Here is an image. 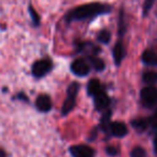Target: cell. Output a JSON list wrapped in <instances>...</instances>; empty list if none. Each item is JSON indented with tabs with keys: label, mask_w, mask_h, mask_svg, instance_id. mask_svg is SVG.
I'll return each mask as SVG.
<instances>
[{
	"label": "cell",
	"mask_w": 157,
	"mask_h": 157,
	"mask_svg": "<svg viewBox=\"0 0 157 157\" xmlns=\"http://www.w3.org/2000/svg\"><path fill=\"white\" fill-rule=\"evenodd\" d=\"M111 5L103 2H90L85 5L78 6L70 10L65 15V21L67 23L80 22V21H90L98 17L100 15L109 14L112 12Z\"/></svg>",
	"instance_id": "obj_1"
},
{
	"label": "cell",
	"mask_w": 157,
	"mask_h": 157,
	"mask_svg": "<svg viewBox=\"0 0 157 157\" xmlns=\"http://www.w3.org/2000/svg\"><path fill=\"white\" fill-rule=\"evenodd\" d=\"M78 88H80V85H78L76 82H73L71 85L68 87V95L67 98H66L65 102H63V109H61V113L63 115H67L68 113L73 110L74 105H75V97L78 95Z\"/></svg>",
	"instance_id": "obj_2"
},
{
	"label": "cell",
	"mask_w": 157,
	"mask_h": 157,
	"mask_svg": "<svg viewBox=\"0 0 157 157\" xmlns=\"http://www.w3.org/2000/svg\"><path fill=\"white\" fill-rule=\"evenodd\" d=\"M141 100L145 107L152 108L157 105V88L154 86H147L141 90Z\"/></svg>",
	"instance_id": "obj_3"
},
{
	"label": "cell",
	"mask_w": 157,
	"mask_h": 157,
	"mask_svg": "<svg viewBox=\"0 0 157 157\" xmlns=\"http://www.w3.org/2000/svg\"><path fill=\"white\" fill-rule=\"evenodd\" d=\"M52 66V61L50 59H41L36 61L33 66V74L36 78H42L51 71Z\"/></svg>",
	"instance_id": "obj_4"
},
{
	"label": "cell",
	"mask_w": 157,
	"mask_h": 157,
	"mask_svg": "<svg viewBox=\"0 0 157 157\" xmlns=\"http://www.w3.org/2000/svg\"><path fill=\"white\" fill-rule=\"evenodd\" d=\"M71 70L75 75L78 76H85L90 72V63L82 58H78L74 60L71 65Z\"/></svg>",
	"instance_id": "obj_5"
},
{
	"label": "cell",
	"mask_w": 157,
	"mask_h": 157,
	"mask_svg": "<svg viewBox=\"0 0 157 157\" xmlns=\"http://www.w3.org/2000/svg\"><path fill=\"white\" fill-rule=\"evenodd\" d=\"M70 153L73 157H94V150L90 146L80 144V145H73L69 148Z\"/></svg>",
	"instance_id": "obj_6"
},
{
	"label": "cell",
	"mask_w": 157,
	"mask_h": 157,
	"mask_svg": "<svg viewBox=\"0 0 157 157\" xmlns=\"http://www.w3.org/2000/svg\"><path fill=\"white\" fill-rule=\"evenodd\" d=\"M94 103L97 111H105L110 105V98L105 92H100L94 96Z\"/></svg>",
	"instance_id": "obj_7"
},
{
	"label": "cell",
	"mask_w": 157,
	"mask_h": 157,
	"mask_svg": "<svg viewBox=\"0 0 157 157\" xmlns=\"http://www.w3.org/2000/svg\"><path fill=\"white\" fill-rule=\"evenodd\" d=\"M109 131L111 132L112 136H114V137L122 138V137H124V136L127 135V132H128V129H127L126 125H125L124 123H122V122H111Z\"/></svg>",
	"instance_id": "obj_8"
},
{
	"label": "cell",
	"mask_w": 157,
	"mask_h": 157,
	"mask_svg": "<svg viewBox=\"0 0 157 157\" xmlns=\"http://www.w3.org/2000/svg\"><path fill=\"white\" fill-rule=\"evenodd\" d=\"M78 52H84L88 55V57L96 56L97 52H99V48L95 46L90 42H78Z\"/></svg>",
	"instance_id": "obj_9"
},
{
	"label": "cell",
	"mask_w": 157,
	"mask_h": 157,
	"mask_svg": "<svg viewBox=\"0 0 157 157\" xmlns=\"http://www.w3.org/2000/svg\"><path fill=\"white\" fill-rule=\"evenodd\" d=\"M37 108L41 112H48L52 109V101L48 95H40L37 99Z\"/></svg>",
	"instance_id": "obj_10"
},
{
	"label": "cell",
	"mask_w": 157,
	"mask_h": 157,
	"mask_svg": "<svg viewBox=\"0 0 157 157\" xmlns=\"http://www.w3.org/2000/svg\"><path fill=\"white\" fill-rule=\"evenodd\" d=\"M113 57H114V60H115L116 65H120L122 63V60L124 59L125 57V48L124 45L121 41H118L117 43L115 44L113 48Z\"/></svg>",
	"instance_id": "obj_11"
},
{
	"label": "cell",
	"mask_w": 157,
	"mask_h": 157,
	"mask_svg": "<svg viewBox=\"0 0 157 157\" xmlns=\"http://www.w3.org/2000/svg\"><path fill=\"white\" fill-rule=\"evenodd\" d=\"M142 60L146 65L157 66V53L152 50H146L142 54Z\"/></svg>",
	"instance_id": "obj_12"
},
{
	"label": "cell",
	"mask_w": 157,
	"mask_h": 157,
	"mask_svg": "<svg viewBox=\"0 0 157 157\" xmlns=\"http://www.w3.org/2000/svg\"><path fill=\"white\" fill-rule=\"evenodd\" d=\"M102 86H101L100 82L97 80V78H93L90 80V83H88V86H87V92H88V95L90 96H96L97 94H99L100 92H102Z\"/></svg>",
	"instance_id": "obj_13"
},
{
	"label": "cell",
	"mask_w": 157,
	"mask_h": 157,
	"mask_svg": "<svg viewBox=\"0 0 157 157\" xmlns=\"http://www.w3.org/2000/svg\"><path fill=\"white\" fill-rule=\"evenodd\" d=\"M110 124H111V110H105L100 120V128L105 132H108L110 128Z\"/></svg>",
	"instance_id": "obj_14"
},
{
	"label": "cell",
	"mask_w": 157,
	"mask_h": 157,
	"mask_svg": "<svg viewBox=\"0 0 157 157\" xmlns=\"http://www.w3.org/2000/svg\"><path fill=\"white\" fill-rule=\"evenodd\" d=\"M131 126L138 131H144L148 126V121L144 120V118H137V120H133L131 122Z\"/></svg>",
	"instance_id": "obj_15"
},
{
	"label": "cell",
	"mask_w": 157,
	"mask_h": 157,
	"mask_svg": "<svg viewBox=\"0 0 157 157\" xmlns=\"http://www.w3.org/2000/svg\"><path fill=\"white\" fill-rule=\"evenodd\" d=\"M88 58H90L93 68H94L96 71H102V70L105 69V63H103L102 59H100L97 56H92V57H88Z\"/></svg>",
	"instance_id": "obj_16"
},
{
	"label": "cell",
	"mask_w": 157,
	"mask_h": 157,
	"mask_svg": "<svg viewBox=\"0 0 157 157\" xmlns=\"http://www.w3.org/2000/svg\"><path fill=\"white\" fill-rule=\"evenodd\" d=\"M97 40L101 43H109L110 40H111V33L107 29H103V30L99 31L98 36H97Z\"/></svg>",
	"instance_id": "obj_17"
},
{
	"label": "cell",
	"mask_w": 157,
	"mask_h": 157,
	"mask_svg": "<svg viewBox=\"0 0 157 157\" xmlns=\"http://www.w3.org/2000/svg\"><path fill=\"white\" fill-rule=\"evenodd\" d=\"M28 12H29V15H30V17H31V21H33V26H39L40 16H39V14H38V12L36 11V9L31 5L28 6Z\"/></svg>",
	"instance_id": "obj_18"
},
{
	"label": "cell",
	"mask_w": 157,
	"mask_h": 157,
	"mask_svg": "<svg viewBox=\"0 0 157 157\" xmlns=\"http://www.w3.org/2000/svg\"><path fill=\"white\" fill-rule=\"evenodd\" d=\"M143 81L146 83L153 84L157 82V72L155 71H147L143 74Z\"/></svg>",
	"instance_id": "obj_19"
},
{
	"label": "cell",
	"mask_w": 157,
	"mask_h": 157,
	"mask_svg": "<svg viewBox=\"0 0 157 157\" xmlns=\"http://www.w3.org/2000/svg\"><path fill=\"white\" fill-rule=\"evenodd\" d=\"M155 1H156V0H144V2H143V15L144 16H146L150 13L153 6H154Z\"/></svg>",
	"instance_id": "obj_20"
},
{
	"label": "cell",
	"mask_w": 157,
	"mask_h": 157,
	"mask_svg": "<svg viewBox=\"0 0 157 157\" xmlns=\"http://www.w3.org/2000/svg\"><path fill=\"white\" fill-rule=\"evenodd\" d=\"M131 157H146L145 151L142 147H135L130 154Z\"/></svg>",
	"instance_id": "obj_21"
},
{
	"label": "cell",
	"mask_w": 157,
	"mask_h": 157,
	"mask_svg": "<svg viewBox=\"0 0 157 157\" xmlns=\"http://www.w3.org/2000/svg\"><path fill=\"white\" fill-rule=\"evenodd\" d=\"M147 121H148V125H150L154 130L157 131V111L155 112V113L153 114V115L151 116Z\"/></svg>",
	"instance_id": "obj_22"
},
{
	"label": "cell",
	"mask_w": 157,
	"mask_h": 157,
	"mask_svg": "<svg viewBox=\"0 0 157 157\" xmlns=\"http://www.w3.org/2000/svg\"><path fill=\"white\" fill-rule=\"evenodd\" d=\"M105 152H107V154L110 155V156H116V155L118 154V150L115 146H108V147L105 148Z\"/></svg>",
	"instance_id": "obj_23"
},
{
	"label": "cell",
	"mask_w": 157,
	"mask_h": 157,
	"mask_svg": "<svg viewBox=\"0 0 157 157\" xmlns=\"http://www.w3.org/2000/svg\"><path fill=\"white\" fill-rule=\"evenodd\" d=\"M17 97H18V99H22V100L28 101V97L25 96V95L23 94V93H21V94H18V95H17Z\"/></svg>",
	"instance_id": "obj_24"
},
{
	"label": "cell",
	"mask_w": 157,
	"mask_h": 157,
	"mask_svg": "<svg viewBox=\"0 0 157 157\" xmlns=\"http://www.w3.org/2000/svg\"><path fill=\"white\" fill-rule=\"evenodd\" d=\"M154 148H155V153L157 154V135L154 139Z\"/></svg>",
	"instance_id": "obj_25"
},
{
	"label": "cell",
	"mask_w": 157,
	"mask_h": 157,
	"mask_svg": "<svg viewBox=\"0 0 157 157\" xmlns=\"http://www.w3.org/2000/svg\"><path fill=\"white\" fill-rule=\"evenodd\" d=\"M0 157H6V153H5V151L1 150V148H0Z\"/></svg>",
	"instance_id": "obj_26"
}]
</instances>
